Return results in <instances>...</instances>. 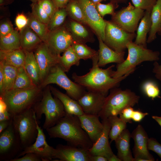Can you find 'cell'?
<instances>
[{
  "label": "cell",
  "instance_id": "obj_31",
  "mask_svg": "<svg viewBox=\"0 0 161 161\" xmlns=\"http://www.w3.org/2000/svg\"><path fill=\"white\" fill-rule=\"evenodd\" d=\"M80 60L71 46L59 56V64L65 72H67L72 66H78Z\"/></svg>",
  "mask_w": 161,
  "mask_h": 161
},
{
  "label": "cell",
  "instance_id": "obj_42",
  "mask_svg": "<svg viewBox=\"0 0 161 161\" xmlns=\"http://www.w3.org/2000/svg\"><path fill=\"white\" fill-rule=\"evenodd\" d=\"M134 6L137 8L151 12L157 0H131Z\"/></svg>",
  "mask_w": 161,
  "mask_h": 161
},
{
  "label": "cell",
  "instance_id": "obj_17",
  "mask_svg": "<svg viewBox=\"0 0 161 161\" xmlns=\"http://www.w3.org/2000/svg\"><path fill=\"white\" fill-rule=\"evenodd\" d=\"M107 95L99 92L88 91L77 101L85 114L99 115Z\"/></svg>",
  "mask_w": 161,
  "mask_h": 161
},
{
  "label": "cell",
  "instance_id": "obj_18",
  "mask_svg": "<svg viewBox=\"0 0 161 161\" xmlns=\"http://www.w3.org/2000/svg\"><path fill=\"white\" fill-rule=\"evenodd\" d=\"M55 148L54 159L59 161H90L88 150L67 145L59 144Z\"/></svg>",
  "mask_w": 161,
  "mask_h": 161
},
{
  "label": "cell",
  "instance_id": "obj_14",
  "mask_svg": "<svg viewBox=\"0 0 161 161\" xmlns=\"http://www.w3.org/2000/svg\"><path fill=\"white\" fill-rule=\"evenodd\" d=\"M34 54L39 68L40 78L41 83L51 69L59 64L60 56H58L53 54L47 43L44 42L41 43L35 49Z\"/></svg>",
  "mask_w": 161,
  "mask_h": 161
},
{
  "label": "cell",
  "instance_id": "obj_21",
  "mask_svg": "<svg viewBox=\"0 0 161 161\" xmlns=\"http://www.w3.org/2000/svg\"><path fill=\"white\" fill-rule=\"evenodd\" d=\"M81 126L93 143L101 134L103 129V123L99 120L98 115L84 114L78 116Z\"/></svg>",
  "mask_w": 161,
  "mask_h": 161
},
{
  "label": "cell",
  "instance_id": "obj_48",
  "mask_svg": "<svg viewBox=\"0 0 161 161\" xmlns=\"http://www.w3.org/2000/svg\"><path fill=\"white\" fill-rule=\"evenodd\" d=\"M28 19L23 13H19L15 19V24L18 29L21 31L27 25Z\"/></svg>",
  "mask_w": 161,
  "mask_h": 161
},
{
  "label": "cell",
  "instance_id": "obj_35",
  "mask_svg": "<svg viewBox=\"0 0 161 161\" xmlns=\"http://www.w3.org/2000/svg\"><path fill=\"white\" fill-rule=\"evenodd\" d=\"M35 86L24 67L18 68L13 89H27Z\"/></svg>",
  "mask_w": 161,
  "mask_h": 161
},
{
  "label": "cell",
  "instance_id": "obj_9",
  "mask_svg": "<svg viewBox=\"0 0 161 161\" xmlns=\"http://www.w3.org/2000/svg\"><path fill=\"white\" fill-rule=\"evenodd\" d=\"M23 150L19 135L12 121L0 133V160L10 161Z\"/></svg>",
  "mask_w": 161,
  "mask_h": 161
},
{
  "label": "cell",
  "instance_id": "obj_58",
  "mask_svg": "<svg viewBox=\"0 0 161 161\" xmlns=\"http://www.w3.org/2000/svg\"><path fill=\"white\" fill-rule=\"evenodd\" d=\"M14 0H0V6L8 4L12 2Z\"/></svg>",
  "mask_w": 161,
  "mask_h": 161
},
{
  "label": "cell",
  "instance_id": "obj_6",
  "mask_svg": "<svg viewBox=\"0 0 161 161\" xmlns=\"http://www.w3.org/2000/svg\"><path fill=\"white\" fill-rule=\"evenodd\" d=\"M110 90L99 114L102 120L110 116H117L126 108L133 107L138 103L140 97L130 90H122L115 87Z\"/></svg>",
  "mask_w": 161,
  "mask_h": 161
},
{
  "label": "cell",
  "instance_id": "obj_55",
  "mask_svg": "<svg viewBox=\"0 0 161 161\" xmlns=\"http://www.w3.org/2000/svg\"><path fill=\"white\" fill-rule=\"evenodd\" d=\"M4 75L2 65L0 63V92H2L3 85Z\"/></svg>",
  "mask_w": 161,
  "mask_h": 161
},
{
  "label": "cell",
  "instance_id": "obj_37",
  "mask_svg": "<svg viewBox=\"0 0 161 161\" xmlns=\"http://www.w3.org/2000/svg\"><path fill=\"white\" fill-rule=\"evenodd\" d=\"M111 128L109 133V138L111 142L114 141L118 136L126 129V123L123 121L117 116H110L108 118Z\"/></svg>",
  "mask_w": 161,
  "mask_h": 161
},
{
  "label": "cell",
  "instance_id": "obj_41",
  "mask_svg": "<svg viewBox=\"0 0 161 161\" xmlns=\"http://www.w3.org/2000/svg\"><path fill=\"white\" fill-rule=\"evenodd\" d=\"M97 11L101 16L103 17L106 14L113 15L115 13V10L118 6V3L110 1L106 4L98 3L95 4Z\"/></svg>",
  "mask_w": 161,
  "mask_h": 161
},
{
  "label": "cell",
  "instance_id": "obj_61",
  "mask_svg": "<svg viewBox=\"0 0 161 161\" xmlns=\"http://www.w3.org/2000/svg\"><path fill=\"white\" fill-rule=\"evenodd\" d=\"M110 1H112L118 3L120 2H124L127 0H109Z\"/></svg>",
  "mask_w": 161,
  "mask_h": 161
},
{
  "label": "cell",
  "instance_id": "obj_19",
  "mask_svg": "<svg viewBox=\"0 0 161 161\" xmlns=\"http://www.w3.org/2000/svg\"><path fill=\"white\" fill-rule=\"evenodd\" d=\"M104 128L99 138L88 150L91 155H100L108 159L114 154L111 148L109 141V133L111 128L110 123L108 118L102 120Z\"/></svg>",
  "mask_w": 161,
  "mask_h": 161
},
{
  "label": "cell",
  "instance_id": "obj_46",
  "mask_svg": "<svg viewBox=\"0 0 161 161\" xmlns=\"http://www.w3.org/2000/svg\"><path fill=\"white\" fill-rule=\"evenodd\" d=\"M21 157L15 158L10 161H41V157L37 154L29 152L25 154Z\"/></svg>",
  "mask_w": 161,
  "mask_h": 161
},
{
  "label": "cell",
  "instance_id": "obj_5",
  "mask_svg": "<svg viewBox=\"0 0 161 161\" xmlns=\"http://www.w3.org/2000/svg\"><path fill=\"white\" fill-rule=\"evenodd\" d=\"M128 50L127 58L122 62L118 64L116 70L114 71L112 77L114 78L121 77L128 73H132L136 66L143 62L155 61L159 59L160 52L148 49L132 41L127 45Z\"/></svg>",
  "mask_w": 161,
  "mask_h": 161
},
{
  "label": "cell",
  "instance_id": "obj_39",
  "mask_svg": "<svg viewBox=\"0 0 161 161\" xmlns=\"http://www.w3.org/2000/svg\"><path fill=\"white\" fill-rule=\"evenodd\" d=\"M142 89L145 94L152 100L156 97H160L159 87L153 81L148 80L145 81L143 84Z\"/></svg>",
  "mask_w": 161,
  "mask_h": 161
},
{
  "label": "cell",
  "instance_id": "obj_3",
  "mask_svg": "<svg viewBox=\"0 0 161 161\" xmlns=\"http://www.w3.org/2000/svg\"><path fill=\"white\" fill-rule=\"evenodd\" d=\"M42 92L39 86L27 89H12L0 94L7 110L13 116L31 108L41 99Z\"/></svg>",
  "mask_w": 161,
  "mask_h": 161
},
{
  "label": "cell",
  "instance_id": "obj_52",
  "mask_svg": "<svg viewBox=\"0 0 161 161\" xmlns=\"http://www.w3.org/2000/svg\"><path fill=\"white\" fill-rule=\"evenodd\" d=\"M13 117L7 110L0 112V121L11 120Z\"/></svg>",
  "mask_w": 161,
  "mask_h": 161
},
{
  "label": "cell",
  "instance_id": "obj_56",
  "mask_svg": "<svg viewBox=\"0 0 161 161\" xmlns=\"http://www.w3.org/2000/svg\"><path fill=\"white\" fill-rule=\"evenodd\" d=\"M7 109L6 104L3 99L0 97V112L4 111Z\"/></svg>",
  "mask_w": 161,
  "mask_h": 161
},
{
  "label": "cell",
  "instance_id": "obj_28",
  "mask_svg": "<svg viewBox=\"0 0 161 161\" xmlns=\"http://www.w3.org/2000/svg\"><path fill=\"white\" fill-rule=\"evenodd\" d=\"M151 12L145 11L141 19L137 30L136 38L134 42L136 44L147 48V36L151 27Z\"/></svg>",
  "mask_w": 161,
  "mask_h": 161
},
{
  "label": "cell",
  "instance_id": "obj_33",
  "mask_svg": "<svg viewBox=\"0 0 161 161\" xmlns=\"http://www.w3.org/2000/svg\"><path fill=\"white\" fill-rule=\"evenodd\" d=\"M28 18L27 25L37 34L43 42H46L50 32L48 24L38 20L32 13L29 14Z\"/></svg>",
  "mask_w": 161,
  "mask_h": 161
},
{
  "label": "cell",
  "instance_id": "obj_27",
  "mask_svg": "<svg viewBox=\"0 0 161 161\" xmlns=\"http://www.w3.org/2000/svg\"><path fill=\"white\" fill-rule=\"evenodd\" d=\"M24 50L25 57L24 69L35 85L39 86L41 83L40 71L34 53L31 51Z\"/></svg>",
  "mask_w": 161,
  "mask_h": 161
},
{
  "label": "cell",
  "instance_id": "obj_15",
  "mask_svg": "<svg viewBox=\"0 0 161 161\" xmlns=\"http://www.w3.org/2000/svg\"><path fill=\"white\" fill-rule=\"evenodd\" d=\"M37 123L38 134L35 142L30 146L24 149L16 158L20 157L27 153L32 152L39 156L42 161H49L54 159L55 148L48 144L43 130Z\"/></svg>",
  "mask_w": 161,
  "mask_h": 161
},
{
  "label": "cell",
  "instance_id": "obj_26",
  "mask_svg": "<svg viewBox=\"0 0 161 161\" xmlns=\"http://www.w3.org/2000/svg\"><path fill=\"white\" fill-rule=\"evenodd\" d=\"M151 25L147 42L150 43L157 38L156 34L161 36V0H157L151 14Z\"/></svg>",
  "mask_w": 161,
  "mask_h": 161
},
{
  "label": "cell",
  "instance_id": "obj_49",
  "mask_svg": "<svg viewBox=\"0 0 161 161\" xmlns=\"http://www.w3.org/2000/svg\"><path fill=\"white\" fill-rule=\"evenodd\" d=\"M148 114L147 112H143L139 110H134L132 117V120L136 122H140Z\"/></svg>",
  "mask_w": 161,
  "mask_h": 161
},
{
  "label": "cell",
  "instance_id": "obj_16",
  "mask_svg": "<svg viewBox=\"0 0 161 161\" xmlns=\"http://www.w3.org/2000/svg\"><path fill=\"white\" fill-rule=\"evenodd\" d=\"M134 141L133 152L134 161H154L155 159L149 152L147 145L148 137L145 129L138 125L131 134Z\"/></svg>",
  "mask_w": 161,
  "mask_h": 161
},
{
  "label": "cell",
  "instance_id": "obj_38",
  "mask_svg": "<svg viewBox=\"0 0 161 161\" xmlns=\"http://www.w3.org/2000/svg\"><path fill=\"white\" fill-rule=\"evenodd\" d=\"M67 16L66 8L58 9L51 18L48 25L49 30H52L63 25Z\"/></svg>",
  "mask_w": 161,
  "mask_h": 161
},
{
  "label": "cell",
  "instance_id": "obj_1",
  "mask_svg": "<svg viewBox=\"0 0 161 161\" xmlns=\"http://www.w3.org/2000/svg\"><path fill=\"white\" fill-rule=\"evenodd\" d=\"M92 66L89 71L82 75L73 72L72 78L74 81L88 91H92L107 95L109 90L117 87L120 82L131 73H128L118 78L112 77L114 72L112 65L106 69L100 68L98 65V55L92 59Z\"/></svg>",
  "mask_w": 161,
  "mask_h": 161
},
{
  "label": "cell",
  "instance_id": "obj_22",
  "mask_svg": "<svg viewBox=\"0 0 161 161\" xmlns=\"http://www.w3.org/2000/svg\"><path fill=\"white\" fill-rule=\"evenodd\" d=\"M97 38L99 44L97 65L99 67L104 66L110 63L120 64L124 61L125 51H115L106 45L100 38Z\"/></svg>",
  "mask_w": 161,
  "mask_h": 161
},
{
  "label": "cell",
  "instance_id": "obj_60",
  "mask_svg": "<svg viewBox=\"0 0 161 161\" xmlns=\"http://www.w3.org/2000/svg\"><path fill=\"white\" fill-rule=\"evenodd\" d=\"M95 5L101 2L104 1H106V0H90Z\"/></svg>",
  "mask_w": 161,
  "mask_h": 161
},
{
  "label": "cell",
  "instance_id": "obj_32",
  "mask_svg": "<svg viewBox=\"0 0 161 161\" xmlns=\"http://www.w3.org/2000/svg\"><path fill=\"white\" fill-rule=\"evenodd\" d=\"M2 65L4 75L2 91L0 94L13 89L16 77L18 68L7 64L3 61Z\"/></svg>",
  "mask_w": 161,
  "mask_h": 161
},
{
  "label": "cell",
  "instance_id": "obj_7",
  "mask_svg": "<svg viewBox=\"0 0 161 161\" xmlns=\"http://www.w3.org/2000/svg\"><path fill=\"white\" fill-rule=\"evenodd\" d=\"M38 121L32 108L13 117V124L18 134L23 149L35 140L38 132Z\"/></svg>",
  "mask_w": 161,
  "mask_h": 161
},
{
  "label": "cell",
  "instance_id": "obj_45",
  "mask_svg": "<svg viewBox=\"0 0 161 161\" xmlns=\"http://www.w3.org/2000/svg\"><path fill=\"white\" fill-rule=\"evenodd\" d=\"M134 110L131 106L126 108L119 114L120 118L126 123H131L132 117Z\"/></svg>",
  "mask_w": 161,
  "mask_h": 161
},
{
  "label": "cell",
  "instance_id": "obj_43",
  "mask_svg": "<svg viewBox=\"0 0 161 161\" xmlns=\"http://www.w3.org/2000/svg\"><path fill=\"white\" fill-rule=\"evenodd\" d=\"M37 2L50 19L58 9L52 0H40Z\"/></svg>",
  "mask_w": 161,
  "mask_h": 161
},
{
  "label": "cell",
  "instance_id": "obj_51",
  "mask_svg": "<svg viewBox=\"0 0 161 161\" xmlns=\"http://www.w3.org/2000/svg\"><path fill=\"white\" fill-rule=\"evenodd\" d=\"M70 0H52L56 7L58 9L66 8Z\"/></svg>",
  "mask_w": 161,
  "mask_h": 161
},
{
  "label": "cell",
  "instance_id": "obj_11",
  "mask_svg": "<svg viewBox=\"0 0 161 161\" xmlns=\"http://www.w3.org/2000/svg\"><path fill=\"white\" fill-rule=\"evenodd\" d=\"M145 12L144 10L135 7L129 2L127 6L115 12L111 20L126 32L135 33Z\"/></svg>",
  "mask_w": 161,
  "mask_h": 161
},
{
  "label": "cell",
  "instance_id": "obj_53",
  "mask_svg": "<svg viewBox=\"0 0 161 161\" xmlns=\"http://www.w3.org/2000/svg\"><path fill=\"white\" fill-rule=\"evenodd\" d=\"M12 121V119L11 120L0 121V133L7 129Z\"/></svg>",
  "mask_w": 161,
  "mask_h": 161
},
{
  "label": "cell",
  "instance_id": "obj_44",
  "mask_svg": "<svg viewBox=\"0 0 161 161\" xmlns=\"http://www.w3.org/2000/svg\"><path fill=\"white\" fill-rule=\"evenodd\" d=\"M148 148L156 154L161 159V144L153 138H149L148 142Z\"/></svg>",
  "mask_w": 161,
  "mask_h": 161
},
{
  "label": "cell",
  "instance_id": "obj_50",
  "mask_svg": "<svg viewBox=\"0 0 161 161\" xmlns=\"http://www.w3.org/2000/svg\"><path fill=\"white\" fill-rule=\"evenodd\" d=\"M153 72L155 76L161 83V64H159L157 61H154L153 64Z\"/></svg>",
  "mask_w": 161,
  "mask_h": 161
},
{
  "label": "cell",
  "instance_id": "obj_23",
  "mask_svg": "<svg viewBox=\"0 0 161 161\" xmlns=\"http://www.w3.org/2000/svg\"><path fill=\"white\" fill-rule=\"evenodd\" d=\"M131 134L125 129L114 140L117 151V156L121 161H134L130 148Z\"/></svg>",
  "mask_w": 161,
  "mask_h": 161
},
{
  "label": "cell",
  "instance_id": "obj_8",
  "mask_svg": "<svg viewBox=\"0 0 161 161\" xmlns=\"http://www.w3.org/2000/svg\"><path fill=\"white\" fill-rule=\"evenodd\" d=\"M59 64L53 67L41 83L44 87L50 84H55L66 92L67 94L77 101L86 92L85 89L78 84L72 81Z\"/></svg>",
  "mask_w": 161,
  "mask_h": 161
},
{
  "label": "cell",
  "instance_id": "obj_59",
  "mask_svg": "<svg viewBox=\"0 0 161 161\" xmlns=\"http://www.w3.org/2000/svg\"><path fill=\"white\" fill-rule=\"evenodd\" d=\"M152 117L158 123L161 127V116H153Z\"/></svg>",
  "mask_w": 161,
  "mask_h": 161
},
{
  "label": "cell",
  "instance_id": "obj_20",
  "mask_svg": "<svg viewBox=\"0 0 161 161\" xmlns=\"http://www.w3.org/2000/svg\"><path fill=\"white\" fill-rule=\"evenodd\" d=\"M74 41L86 44L95 41L94 32L87 25L69 18L64 24Z\"/></svg>",
  "mask_w": 161,
  "mask_h": 161
},
{
  "label": "cell",
  "instance_id": "obj_24",
  "mask_svg": "<svg viewBox=\"0 0 161 161\" xmlns=\"http://www.w3.org/2000/svg\"><path fill=\"white\" fill-rule=\"evenodd\" d=\"M52 94L61 102L66 114L79 116L84 114L77 101L71 98L57 89L50 86Z\"/></svg>",
  "mask_w": 161,
  "mask_h": 161
},
{
  "label": "cell",
  "instance_id": "obj_57",
  "mask_svg": "<svg viewBox=\"0 0 161 161\" xmlns=\"http://www.w3.org/2000/svg\"><path fill=\"white\" fill-rule=\"evenodd\" d=\"M108 161H121L118 157L114 154L108 160Z\"/></svg>",
  "mask_w": 161,
  "mask_h": 161
},
{
  "label": "cell",
  "instance_id": "obj_34",
  "mask_svg": "<svg viewBox=\"0 0 161 161\" xmlns=\"http://www.w3.org/2000/svg\"><path fill=\"white\" fill-rule=\"evenodd\" d=\"M66 9L69 18L87 25L78 0H70L66 5Z\"/></svg>",
  "mask_w": 161,
  "mask_h": 161
},
{
  "label": "cell",
  "instance_id": "obj_12",
  "mask_svg": "<svg viewBox=\"0 0 161 161\" xmlns=\"http://www.w3.org/2000/svg\"><path fill=\"white\" fill-rule=\"evenodd\" d=\"M82 9L87 25L92 29L97 38L103 41L106 20L100 15L95 5L90 0H78Z\"/></svg>",
  "mask_w": 161,
  "mask_h": 161
},
{
  "label": "cell",
  "instance_id": "obj_13",
  "mask_svg": "<svg viewBox=\"0 0 161 161\" xmlns=\"http://www.w3.org/2000/svg\"><path fill=\"white\" fill-rule=\"evenodd\" d=\"M74 41L71 35L64 24L50 31L46 42L52 52L59 56L72 45Z\"/></svg>",
  "mask_w": 161,
  "mask_h": 161
},
{
  "label": "cell",
  "instance_id": "obj_4",
  "mask_svg": "<svg viewBox=\"0 0 161 161\" xmlns=\"http://www.w3.org/2000/svg\"><path fill=\"white\" fill-rule=\"evenodd\" d=\"M49 86L43 92L41 100L32 108L38 120L44 114L45 120L43 128L47 129L54 126L66 114L64 107L61 101L52 95Z\"/></svg>",
  "mask_w": 161,
  "mask_h": 161
},
{
  "label": "cell",
  "instance_id": "obj_62",
  "mask_svg": "<svg viewBox=\"0 0 161 161\" xmlns=\"http://www.w3.org/2000/svg\"><path fill=\"white\" fill-rule=\"evenodd\" d=\"M32 2V3L33 2H36L40 0H28Z\"/></svg>",
  "mask_w": 161,
  "mask_h": 161
},
{
  "label": "cell",
  "instance_id": "obj_2",
  "mask_svg": "<svg viewBox=\"0 0 161 161\" xmlns=\"http://www.w3.org/2000/svg\"><path fill=\"white\" fill-rule=\"evenodd\" d=\"M46 130L50 138L63 139L72 146L88 150L93 144L76 115L66 113L54 126Z\"/></svg>",
  "mask_w": 161,
  "mask_h": 161
},
{
  "label": "cell",
  "instance_id": "obj_30",
  "mask_svg": "<svg viewBox=\"0 0 161 161\" xmlns=\"http://www.w3.org/2000/svg\"><path fill=\"white\" fill-rule=\"evenodd\" d=\"M0 51H8L21 49L19 32L14 29L7 35L0 38Z\"/></svg>",
  "mask_w": 161,
  "mask_h": 161
},
{
  "label": "cell",
  "instance_id": "obj_47",
  "mask_svg": "<svg viewBox=\"0 0 161 161\" xmlns=\"http://www.w3.org/2000/svg\"><path fill=\"white\" fill-rule=\"evenodd\" d=\"M14 30L12 24L8 21L1 22L0 25V38L7 35Z\"/></svg>",
  "mask_w": 161,
  "mask_h": 161
},
{
  "label": "cell",
  "instance_id": "obj_25",
  "mask_svg": "<svg viewBox=\"0 0 161 161\" xmlns=\"http://www.w3.org/2000/svg\"><path fill=\"white\" fill-rule=\"evenodd\" d=\"M19 35L21 47L24 50L31 51L43 42L28 25L20 31Z\"/></svg>",
  "mask_w": 161,
  "mask_h": 161
},
{
  "label": "cell",
  "instance_id": "obj_54",
  "mask_svg": "<svg viewBox=\"0 0 161 161\" xmlns=\"http://www.w3.org/2000/svg\"><path fill=\"white\" fill-rule=\"evenodd\" d=\"M108 159L100 155H90V161H108Z\"/></svg>",
  "mask_w": 161,
  "mask_h": 161
},
{
  "label": "cell",
  "instance_id": "obj_36",
  "mask_svg": "<svg viewBox=\"0 0 161 161\" xmlns=\"http://www.w3.org/2000/svg\"><path fill=\"white\" fill-rule=\"evenodd\" d=\"M72 46L80 60L92 59L98 55V51L91 48L86 44L74 41Z\"/></svg>",
  "mask_w": 161,
  "mask_h": 161
},
{
  "label": "cell",
  "instance_id": "obj_40",
  "mask_svg": "<svg viewBox=\"0 0 161 161\" xmlns=\"http://www.w3.org/2000/svg\"><path fill=\"white\" fill-rule=\"evenodd\" d=\"M30 6L33 16L40 21L48 25L50 18L38 2L32 3Z\"/></svg>",
  "mask_w": 161,
  "mask_h": 161
},
{
  "label": "cell",
  "instance_id": "obj_10",
  "mask_svg": "<svg viewBox=\"0 0 161 161\" xmlns=\"http://www.w3.org/2000/svg\"><path fill=\"white\" fill-rule=\"evenodd\" d=\"M105 39L103 42L109 47L119 52L124 51L127 44L136 37L135 33L123 30L111 21L106 20Z\"/></svg>",
  "mask_w": 161,
  "mask_h": 161
},
{
  "label": "cell",
  "instance_id": "obj_29",
  "mask_svg": "<svg viewBox=\"0 0 161 161\" xmlns=\"http://www.w3.org/2000/svg\"><path fill=\"white\" fill-rule=\"evenodd\" d=\"M25 57L22 49L8 51H0V61L17 68L24 67Z\"/></svg>",
  "mask_w": 161,
  "mask_h": 161
}]
</instances>
